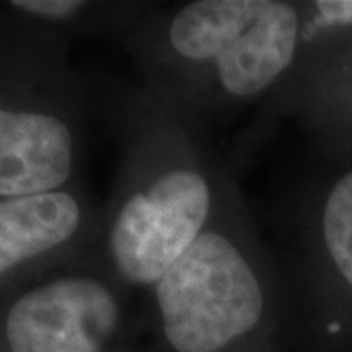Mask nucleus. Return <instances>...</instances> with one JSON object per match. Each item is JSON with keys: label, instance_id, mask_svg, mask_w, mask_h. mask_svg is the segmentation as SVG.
<instances>
[{"label": "nucleus", "instance_id": "f257e3e1", "mask_svg": "<svg viewBox=\"0 0 352 352\" xmlns=\"http://www.w3.org/2000/svg\"><path fill=\"white\" fill-rule=\"evenodd\" d=\"M303 6L292 0L157 4L122 43L141 87L196 129L266 106L302 51Z\"/></svg>", "mask_w": 352, "mask_h": 352}, {"label": "nucleus", "instance_id": "f03ea898", "mask_svg": "<svg viewBox=\"0 0 352 352\" xmlns=\"http://www.w3.org/2000/svg\"><path fill=\"white\" fill-rule=\"evenodd\" d=\"M120 166L104 226L106 264L127 289H151L214 215L229 166L196 129L126 85L116 100Z\"/></svg>", "mask_w": 352, "mask_h": 352}, {"label": "nucleus", "instance_id": "7ed1b4c3", "mask_svg": "<svg viewBox=\"0 0 352 352\" xmlns=\"http://www.w3.org/2000/svg\"><path fill=\"white\" fill-rule=\"evenodd\" d=\"M149 292L170 352L256 351L284 327L276 254L231 170L210 223Z\"/></svg>", "mask_w": 352, "mask_h": 352}, {"label": "nucleus", "instance_id": "20e7f679", "mask_svg": "<svg viewBox=\"0 0 352 352\" xmlns=\"http://www.w3.org/2000/svg\"><path fill=\"white\" fill-rule=\"evenodd\" d=\"M276 252L284 325L317 339L352 333V166L307 190Z\"/></svg>", "mask_w": 352, "mask_h": 352}, {"label": "nucleus", "instance_id": "39448f33", "mask_svg": "<svg viewBox=\"0 0 352 352\" xmlns=\"http://www.w3.org/2000/svg\"><path fill=\"white\" fill-rule=\"evenodd\" d=\"M127 294L110 270L28 289L4 317L8 352H102L126 321Z\"/></svg>", "mask_w": 352, "mask_h": 352}, {"label": "nucleus", "instance_id": "423d86ee", "mask_svg": "<svg viewBox=\"0 0 352 352\" xmlns=\"http://www.w3.org/2000/svg\"><path fill=\"white\" fill-rule=\"evenodd\" d=\"M292 118L331 157L352 153V34L327 50L303 53L288 82L264 106Z\"/></svg>", "mask_w": 352, "mask_h": 352}, {"label": "nucleus", "instance_id": "0eeeda50", "mask_svg": "<svg viewBox=\"0 0 352 352\" xmlns=\"http://www.w3.org/2000/svg\"><path fill=\"white\" fill-rule=\"evenodd\" d=\"M75 164L76 133L65 116L0 104V198L63 190Z\"/></svg>", "mask_w": 352, "mask_h": 352}, {"label": "nucleus", "instance_id": "6e6552de", "mask_svg": "<svg viewBox=\"0 0 352 352\" xmlns=\"http://www.w3.org/2000/svg\"><path fill=\"white\" fill-rule=\"evenodd\" d=\"M85 223L82 204L67 190L0 198V278L65 251Z\"/></svg>", "mask_w": 352, "mask_h": 352}]
</instances>
